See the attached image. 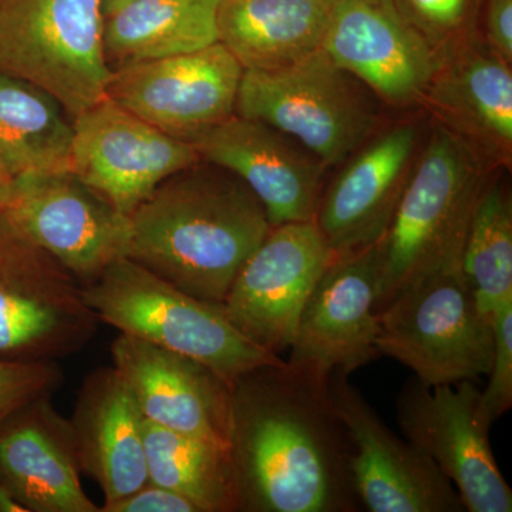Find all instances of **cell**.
Returning <instances> with one entry per match:
<instances>
[{
	"label": "cell",
	"instance_id": "cell-20",
	"mask_svg": "<svg viewBox=\"0 0 512 512\" xmlns=\"http://www.w3.org/2000/svg\"><path fill=\"white\" fill-rule=\"evenodd\" d=\"M420 110L495 167L511 171L512 69L480 36L437 55Z\"/></svg>",
	"mask_w": 512,
	"mask_h": 512
},
{
	"label": "cell",
	"instance_id": "cell-30",
	"mask_svg": "<svg viewBox=\"0 0 512 512\" xmlns=\"http://www.w3.org/2000/svg\"><path fill=\"white\" fill-rule=\"evenodd\" d=\"M493 333V362L487 386L481 390V407L491 424L512 407V302L495 312Z\"/></svg>",
	"mask_w": 512,
	"mask_h": 512
},
{
	"label": "cell",
	"instance_id": "cell-24",
	"mask_svg": "<svg viewBox=\"0 0 512 512\" xmlns=\"http://www.w3.org/2000/svg\"><path fill=\"white\" fill-rule=\"evenodd\" d=\"M220 0H136L103 16L111 70L197 52L218 42Z\"/></svg>",
	"mask_w": 512,
	"mask_h": 512
},
{
	"label": "cell",
	"instance_id": "cell-35",
	"mask_svg": "<svg viewBox=\"0 0 512 512\" xmlns=\"http://www.w3.org/2000/svg\"><path fill=\"white\" fill-rule=\"evenodd\" d=\"M136 2V0H101V10H103V16L109 15L114 10L123 8L128 3Z\"/></svg>",
	"mask_w": 512,
	"mask_h": 512
},
{
	"label": "cell",
	"instance_id": "cell-31",
	"mask_svg": "<svg viewBox=\"0 0 512 512\" xmlns=\"http://www.w3.org/2000/svg\"><path fill=\"white\" fill-rule=\"evenodd\" d=\"M100 512H200L197 505L170 488L148 481L116 503L101 505Z\"/></svg>",
	"mask_w": 512,
	"mask_h": 512
},
{
	"label": "cell",
	"instance_id": "cell-17",
	"mask_svg": "<svg viewBox=\"0 0 512 512\" xmlns=\"http://www.w3.org/2000/svg\"><path fill=\"white\" fill-rule=\"evenodd\" d=\"M322 49L365 84L383 106L419 111L437 55L396 6L339 0L330 12Z\"/></svg>",
	"mask_w": 512,
	"mask_h": 512
},
{
	"label": "cell",
	"instance_id": "cell-2",
	"mask_svg": "<svg viewBox=\"0 0 512 512\" xmlns=\"http://www.w3.org/2000/svg\"><path fill=\"white\" fill-rule=\"evenodd\" d=\"M130 224L127 258L217 305L272 229L248 185L204 160L165 178L133 211Z\"/></svg>",
	"mask_w": 512,
	"mask_h": 512
},
{
	"label": "cell",
	"instance_id": "cell-36",
	"mask_svg": "<svg viewBox=\"0 0 512 512\" xmlns=\"http://www.w3.org/2000/svg\"><path fill=\"white\" fill-rule=\"evenodd\" d=\"M316 2L325 3V5L328 6H335L336 3L339 2V0H316Z\"/></svg>",
	"mask_w": 512,
	"mask_h": 512
},
{
	"label": "cell",
	"instance_id": "cell-16",
	"mask_svg": "<svg viewBox=\"0 0 512 512\" xmlns=\"http://www.w3.org/2000/svg\"><path fill=\"white\" fill-rule=\"evenodd\" d=\"M69 170L130 217L165 178L200 161L190 143L104 97L73 119Z\"/></svg>",
	"mask_w": 512,
	"mask_h": 512
},
{
	"label": "cell",
	"instance_id": "cell-14",
	"mask_svg": "<svg viewBox=\"0 0 512 512\" xmlns=\"http://www.w3.org/2000/svg\"><path fill=\"white\" fill-rule=\"evenodd\" d=\"M332 256L313 221L272 227L235 276L221 303L225 315L249 340L281 356Z\"/></svg>",
	"mask_w": 512,
	"mask_h": 512
},
{
	"label": "cell",
	"instance_id": "cell-1",
	"mask_svg": "<svg viewBox=\"0 0 512 512\" xmlns=\"http://www.w3.org/2000/svg\"><path fill=\"white\" fill-rule=\"evenodd\" d=\"M228 456L238 511L359 510L326 387L296 375L285 359L231 383Z\"/></svg>",
	"mask_w": 512,
	"mask_h": 512
},
{
	"label": "cell",
	"instance_id": "cell-6",
	"mask_svg": "<svg viewBox=\"0 0 512 512\" xmlns=\"http://www.w3.org/2000/svg\"><path fill=\"white\" fill-rule=\"evenodd\" d=\"M377 350L426 386L474 382L490 372L493 320L478 308L460 264L403 286L379 312Z\"/></svg>",
	"mask_w": 512,
	"mask_h": 512
},
{
	"label": "cell",
	"instance_id": "cell-8",
	"mask_svg": "<svg viewBox=\"0 0 512 512\" xmlns=\"http://www.w3.org/2000/svg\"><path fill=\"white\" fill-rule=\"evenodd\" d=\"M99 325L80 282L0 211V359L56 362Z\"/></svg>",
	"mask_w": 512,
	"mask_h": 512
},
{
	"label": "cell",
	"instance_id": "cell-29",
	"mask_svg": "<svg viewBox=\"0 0 512 512\" xmlns=\"http://www.w3.org/2000/svg\"><path fill=\"white\" fill-rule=\"evenodd\" d=\"M63 383L56 362H18L0 359V424L42 397H52Z\"/></svg>",
	"mask_w": 512,
	"mask_h": 512
},
{
	"label": "cell",
	"instance_id": "cell-32",
	"mask_svg": "<svg viewBox=\"0 0 512 512\" xmlns=\"http://www.w3.org/2000/svg\"><path fill=\"white\" fill-rule=\"evenodd\" d=\"M481 40L487 49L512 64V0H485Z\"/></svg>",
	"mask_w": 512,
	"mask_h": 512
},
{
	"label": "cell",
	"instance_id": "cell-27",
	"mask_svg": "<svg viewBox=\"0 0 512 512\" xmlns=\"http://www.w3.org/2000/svg\"><path fill=\"white\" fill-rule=\"evenodd\" d=\"M510 170L497 167L488 177L471 215L460 269L488 319L512 302V195Z\"/></svg>",
	"mask_w": 512,
	"mask_h": 512
},
{
	"label": "cell",
	"instance_id": "cell-9",
	"mask_svg": "<svg viewBox=\"0 0 512 512\" xmlns=\"http://www.w3.org/2000/svg\"><path fill=\"white\" fill-rule=\"evenodd\" d=\"M404 439L429 456L468 512H511L512 490L491 448L476 383L426 386L412 379L396 402Z\"/></svg>",
	"mask_w": 512,
	"mask_h": 512
},
{
	"label": "cell",
	"instance_id": "cell-7",
	"mask_svg": "<svg viewBox=\"0 0 512 512\" xmlns=\"http://www.w3.org/2000/svg\"><path fill=\"white\" fill-rule=\"evenodd\" d=\"M0 72L55 97L72 119L107 96L101 0H0Z\"/></svg>",
	"mask_w": 512,
	"mask_h": 512
},
{
	"label": "cell",
	"instance_id": "cell-37",
	"mask_svg": "<svg viewBox=\"0 0 512 512\" xmlns=\"http://www.w3.org/2000/svg\"><path fill=\"white\" fill-rule=\"evenodd\" d=\"M369 2L386 3V5H394V0H369Z\"/></svg>",
	"mask_w": 512,
	"mask_h": 512
},
{
	"label": "cell",
	"instance_id": "cell-12",
	"mask_svg": "<svg viewBox=\"0 0 512 512\" xmlns=\"http://www.w3.org/2000/svg\"><path fill=\"white\" fill-rule=\"evenodd\" d=\"M5 212L82 286L127 256L130 217L70 170L16 178Z\"/></svg>",
	"mask_w": 512,
	"mask_h": 512
},
{
	"label": "cell",
	"instance_id": "cell-4",
	"mask_svg": "<svg viewBox=\"0 0 512 512\" xmlns=\"http://www.w3.org/2000/svg\"><path fill=\"white\" fill-rule=\"evenodd\" d=\"M83 295L100 323L197 360L229 384L256 367L284 362L239 332L221 305L181 291L127 256L83 286Z\"/></svg>",
	"mask_w": 512,
	"mask_h": 512
},
{
	"label": "cell",
	"instance_id": "cell-21",
	"mask_svg": "<svg viewBox=\"0 0 512 512\" xmlns=\"http://www.w3.org/2000/svg\"><path fill=\"white\" fill-rule=\"evenodd\" d=\"M50 399L26 404L0 424V483L26 512H100L83 490L72 423Z\"/></svg>",
	"mask_w": 512,
	"mask_h": 512
},
{
	"label": "cell",
	"instance_id": "cell-15",
	"mask_svg": "<svg viewBox=\"0 0 512 512\" xmlns=\"http://www.w3.org/2000/svg\"><path fill=\"white\" fill-rule=\"evenodd\" d=\"M242 74L238 60L217 42L197 52L114 70L107 97L192 146L234 116Z\"/></svg>",
	"mask_w": 512,
	"mask_h": 512
},
{
	"label": "cell",
	"instance_id": "cell-23",
	"mask_svg": "<svg viewBox=\"0 0 512 512\" xmlns=\"http://www.w3.org/2000/svg\"><path fill=\"white\" fill-rule=\"evenodd\" d=\"M332 8L316 0H220L218 42L244 70L284 69L322 49Z\"/></svg>",
	"mask_w": 512,
	"mask_h": 512
},
{
	"label": "cell",
	"instance_id": "cell-22",
	"mask_svg": "<svg viewBox=\"0 0 512 512\" xmlns=\"http://www.w3.org/2000/svg\"><path fill=\"white\" fill-rule=\"evenodd\" d=\"M70 423L82 473L99 484L103 505L148 483L144 416L116 367L86 377Z\"/></svg>",
	"mask_w": 512,
	"mask_h": 512
},
{
	"label": "cell",
	"instance_id": "cell-28",
	"mask_svg": "<svg viewBox=\"0 0 512 512\" xmlns=\"http://www.w3.org/2000/svg\"><path fill=\"white\" fill-rule=\"evenodd\" d=\"M394 6L436 55L480 36L483 0H394Z\"/></svg>",
	"mask_w": 512,
	"mask_h": 512
},
{
	"label": "cell",
	"instance_id": "cell-5",
	"mask_svg": "<svg viewBox=\"0 0 512 512\" xmlns=\"http://www.w3.org/2000/svg\"><path fill=\"white\" fill-rule=\"evenodd\" d=\"M383 107L320 49L284 69L244 70L235 114L284 131L332 170L382 128Z\"/></svg>",
	"mask_w": 512,
	"mask_h": 512
},
{
	"label": "cell",
	"instance_id": "cell-3",
	"mask_svg": "<svg viewBox=\"0 0 512 512\" xmlns=\"http://www.w3.org/2000/svg\"><path fill=\"white\" fill-rule=\"evenodd\" d=\"M495 168L463 138L430 120L392 224L375 245L377 312L419 276L460 264L471 215Z\"/></svg>",
	"mask_w": 512,
	"mask_h": 512
},
{
	"label": "cell",
	"instance_id": "cell-18",
	"mask_svg": "<svg viewBox=\"0 0 512 512\" xmlns=\"http://www.w3.org/2000/svg\"><path fill=\"white\" fill-rule=\"evenodd\" d=\"M201 160L238 175L272 227L315 218L328 165L298 140L247 117H229L192 143Z\"/></svg>",
	"mask_w": 512,
	"mask_h": 512
},
{
	"label": "cell",
	"instance_id": "cell-34",
	"mask_svg": "<svg viewBox=\"0 0 512 512\" xmlns=\"http://www.w3.org/2000/svg\"><path fill=\"white\" fill-rule=\"evenodd\" d=\"M0 512H26L2 483H0Z\"/></svg>",
	"mask_w": 512,
	"mask_h": 512
},
{
	"label": "cell",
	"instance_id": "cell-25",
	"mask_svg": "<svg viewBox=\"0 0 512 512\" xmlns=\"http://www.w3.org/2000/svg\"><path fill=\"white\" fill-rule=\"evenodd\" d=\"M73 119L35 84L0 72V161L16 178L69 170Z\"/></svg>",
	"mask_w": 512,
	"mask_h": 512
},
{
	"label": "cell",
	"instance_id": "cell-26",
	"mask_svg": "<svg viewBox=\"0 0 512 512\" xmlns=\"http://www.w3.org/2000/svg\"><path fill=\"white\" fill-rule=\"evenodd\" d=\"M148 481L170 488L200 512H237L238 497L225 448L144 419Z\"/></svg>",
	"mask_w": 512,
	"mask_h": 512
},
{
	"label": "cell",
	"instance_id": "cell-19",
	"mask_svg": "<svg viewBox=\"0 0 512 512\" xmlns=\"http://www.w3.org/2000/svg\"><path fill=\"white\" fill-rule=\"evenodd\" d=\"M144 419L228 451L231 384L190 357L120 333L111 345Z\"/></svg>",
	"mask_w": 512,
	"mask_h": 512
},
{
	"label": "cell",
	"instance_id": "cell-33",
	"mask_svg": "<svg viewBox=\"0 0 512 512\" xmlns=\"http://www.w3.org/2000/svg\"><path fill=\"white\" fill-rule=\"evenodd\" d=\"M15 177L9 173L8 168L0 161V211H5L12 198Z\"/></svg>",
	"mask_w": 512,
	"mask_h": 512
},
{
	"label": "cell",
	"instance_id": "cell-10",
	"mask_svg": "<svg viewBox=\"0 0 512 512\" xmlns=\"http://www.w3.org/2000/svg\"><path fill=\"white\" fill-rule=\"evenodd\" d=\"M424 114V113H423ZM429 117L384 123L326 181L315 222L332 255L375 247L389 229L429 131Z\"/></svg>",
	"mask_w": 512,
	"mask_h": 512
},
{
	"label": "cell",
	"instance_id": "cell-11",
	"mask_svg": "<svg viewBox=\"0 0 512 512\" xmlns=\"http://www.w3.org/2000/svg\"><path fill=\"white\" fill-rule=\"evenodd\" d=\"M326 394L346 446L359 505L372 512H464L456 488L429 456L396 436L346 373L330 377Z\"/></svg>",
	"mask_w": 512,
	"mask_h": 512
},
{
	"label": "cell",
	"instance_id": "cell-13",
	"mask_svg": "<svg viewBox=\"0 0 512 512\" xmlns=\"http://www.w3.org/2000/svg\"><path fill=\"white\" fill-rule=\"evenodd\" d=\"M377 279L375 247L332 256L296 326L285 359L292 372L326 387L380 356Z\"/></svg>",
	"mask_w": 512,
	"mask_h": 512
}]
</instances>
